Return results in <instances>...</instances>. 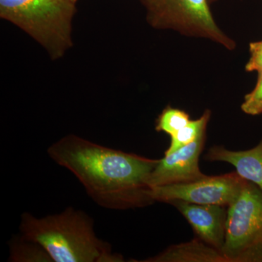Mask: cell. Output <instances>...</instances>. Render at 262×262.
<instances>
[{
	"label": "cell",
	"mask_w": 262,
	"mask_h": 262,
	"mask_svg": "<svg viewBox=\"0 0 262 262\" xmlns=\"http://www.w3.org/2000/svg\"><path fill=\"white\" fill-rule=\"evenodd\" d=\"M48 154L78 179L98 206L126 210L155 202L149 182L159 160L99 145L73 134L52 144Z\"/></svg>",
	"instance_id": "cell-1"
},
{
	"label": "cell",
	"mask_w": 262,
	"mask_h": 262,
	"mask_svg": "<svg viewBox=\"0 0 262 262\" xmlns=\"http://www.w3.org/2000/svg\"><path fill=\"white\" fill-rule=\"evenodd\" d=\"M20 235L39 244L54 262H121L107 242L95 233L94 221L84 212L69 207L57 214L37 218L24 213Z\"/></svg>",
	"instance_id": "cell-2"
},
{
	"label": "cell",
	"mask_w": 262,
	"mask_h": 262,
	"mask_svg": "<svg viewBox=\"0 0 262 262\" xmlns=\"http://www.w3.org/2000/svg\"><path fill=\"white\" fill-rule=\"evenodd\" d=\"M75 4L70 0H0V16L27 32L57 60L73 46Z\"/></svg>",
	"instance_id": "cell-3"
},
{
	"label": "cell",
	"mask_w": 262,
	"mask_h": 262,
	"mask_svg": "<svg viewBox=\"0 0 262 262\" xmlns=\"http://www.w3.org/2000/svg\"><path fill=\"white\" fill-rule=\"evenodd\" d=\"M222 253L227 262H262V191L247 180L228 206Z\"/></svg>",
	"instance_id": "cell-4"
},
{
	"label": "cell",
	"mask_w": 262,
	"mask_h": 262,
	"mask_svg": "<svg viewBox=\"0 0 262 262\" xmlns=\"http://www.w3.org/2000/svg\"><path fill=\"white\" fill-rule=\"evenodd\" d=\"M209 0H146L147 20L158 29H172L186 35L205 37L228 49L234 42L215 24Z\"/></svg>",
	"instance_id": "cell-5"
},
{
	"label": "cell",
	"mask_w": 262,
	"mask_h": 262,
	"mask_svg": "<svg viewBox=\"0 0 262 262\" xmlns=\"http://www.w3.org/2000/svg\"><path fill=\"white\" fill-rule=\"evenodd\" d=\"M246 182L237 172L206 177L194 182L152 188L151 196L155 202L180 201L228 207L238 196Z\"/></svg>",
	"instance_id": "cell-6"
},
{
	"label": "cell",
	"mask_w": 262,
	"mask_h": 262,
	"mask_svg": "<svg viewBox=\"0 0 262 262\" xmlns=\"http://www.w3.org/2000/svg\"><path fill=\"white\" fill-rule=\"evenodd\" d=\"M206 132L191 144L159 160L151 174L152 188L194 182L206 177L199 168V157L203 150Z\"/></svg>",
	"instance_id": "cell-7"
},
{
	"label": "cell",
	"mask_w": 262,
	"mask_h": 262,
	"mask_svg": "<svg viewBox=\"0 0 262 262\" xmlns=\"http://www.w3.org/2000/svg\"><path fill=\"white\" fill-rule=\"evenodd\" d=\"M170 204L178 208L203 242L222 252L227 218L225 206L180 201L172 202Z\"/></svg>",
	"instance_id": "cell-8"
},
{
	"label": "cell",
	"mask_w": 262,
	"mask_h": 262,
	"mask_svg": "<svg viewBox=\"0 0 262 262\" xmlns=\"http://www.w3.org/2000/svg\"><path fill=\"white\" fill-rule=\"evenodd\" d=\"M206 159L232 164L239 177L256 184L262 191V140L256 147L246 151H234L223 146H213L207 153Z\"/></svg>",
	"instance_id": "cell-9"
},
{
	"label": "cell",
	"mask_w": 262,
	"mask_h": 262,
	"mask_svg": "<svg viewBox=\"0 0 262 262\" xmlns=\"http://www.w3.org/2000/svg\"><path fill=\"white\" fill-rule=\"evenodd\" d=\"M143 261L149 262H227L222 253L195 239L187 244L177 245L165 250L153 258Z\"/></svg>",
	"instance_id": "cell-10"
},
{
	"label": "cell",
	"mask_w": 262,
	"mask_h": 262,
	"mask_svg": "<svg viewBox=\"0 0 262 262\" xmlns=\"http://www.w3.org/2000/svg\"><path fill=\"white\" fill-rule=\"evenodd\" d=\"M211 113L206 110L203 116L196 120H190L186 126L179 130L177 134L170 136V144L165 155H170L174 151L191 144L206 132L207 124L209 120Z\"/></svg>",
	"instance_id": "cell-11"
},
{
	"label": "cell",
	"mask_w": 262,
	"mask_h": 262,
	"mask_svg": "<svg viewBox=\"0 0 262 262\" xmlns=\"http://www.w3.org/2000/svg\"><path fill=\"white\" fill-rule=\"evenodd\" d=\"M10 261L49 262L52 259L39 244L20 235L10 243Z\"/></svg>",
	"instance_id": "cell-12"
},
{
	"label": "cell",
	"mask_w": 262,
	"mask_h": 262,
	"mask_svg": "<svg viewBox=\"0 0 262 262\" xmlns=\"http://www.w3.org/2000/svg\"><path fill=\"white\" fill-rule=\"evenodd\" d=\"M190 120L185 112L168 106L157 120L155 129L158 132H164L171 136L186 126Z\"/></svg>",
	"instance_id": "cell-13"
},
{
	"label": "cell",
	"mask_w": 262,
	"mask_h": 262,
	"mask_svg": "<svg viewBox=\"0 0 262 262\" xmlns=\"http://www.w3.org/2000/svg\"><path fill=\"white\" fill-rule=\"evenodd\" d=\"M257 83L250 94L246 95L241 106L243 111L250 115L262 114V71L258 72Z\"/></svg>",
	"instance_id": "cell-14"
},
{
	"label": "cell",
	"mask_w": 262,
	"mask_h": 262,
	"mask_svg": "<svg viewBox=\"0 0 262 262\" xmlns=\"http://www.w3.org/2000/svg\"><path fill=\"white\" fill-rule=\"evenodd\" d=\"M249 61L246 66L247 72H261L262 71V40L251 42L249 46Z\"/></svg>",
	"instance_id": "cell-15"
},
{
	"label": "cell",
	"mask_w": 262,
	"mask_h": 262,
	"mask_svg": "<svg viewBox=\"0 0 262 262\" xmlns=\"http://www.w3.org/2000/svg\"><path fill=\"white\" fill-rule=\"evenodd\" d=\"M70 1H72V2H73V3H77V1H78V0H70Z\"/></svg>",
	"instance_id": "cell-16"
},
{
	"label": "cell",
	"mask_w": 262,
	"mask_h": 262,
	"mask_svg": "<svg viewBox=\"0 0 262 262\" xmlns=\"http://www.w3.org/2000/svg\"><path fill=\"white\" fill-rule=\"evenodd\" d=\"M146 1V0H143V2H145Z\"/></svg>",
	"instance_id": "cell-17"
},
{
	"label": "cell",
	"mask_w": 262,
	"mask_h": 262,
	"mask_svg": "<svg viewBox=\"0 0 262 262\" xmlns=\"http://www.w3.org/2000/svg\"><path fill=\"white\" fill-rule=\"evenodd\" d=\"M209 1H213V0H209Z\"/></svg>",
	"instance_id": "cell-18"
}]
</instances>
